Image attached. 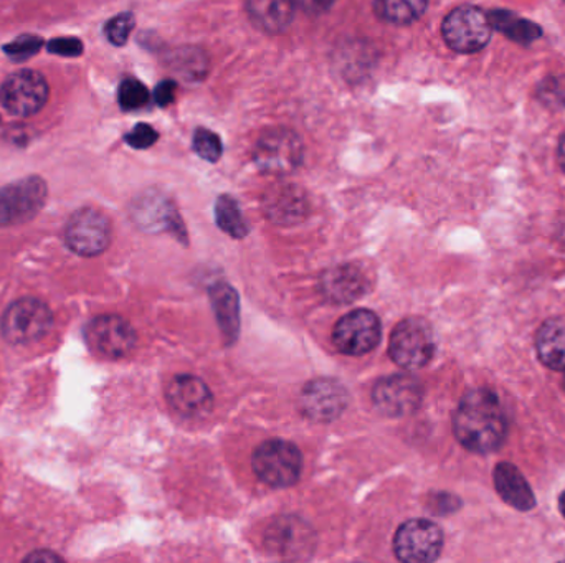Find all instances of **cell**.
Returning a JSON list of instances; mask_svg holds the SVG:
<instances>
[{
    "mask_svg": "<svg viewBox=\"0 0 565 563\" xmlns=\"http://www.w3.org/2000/svg\"><path fill=\"white\" fill-rule=\"evenodd\" d=\"M453 432L468 451L488 455L505 442L508 420L495 391L476 388L461 398L453 415Z\"/></svg>",
    "mask_w": 565,
    "mask_h": 563,
    "instance_id": "cell-1",
    "label": "cell"
},
{
    "mask_svg": "<svg viewBox=\"0 0 565 563\" xmlns=\"http://www.w3.org/2000/svg\"><path fill=\"white\" fill-rule=\"evenodd\" d=\"M252 466L260 481L268 486L290 488L300 479L303 456L293 443L268 439L253 453Z\"/></svg>",
    "mask_w": 565,
    "mask_h": 563,
    "instance_id": "cell-2",
    "label": "cell"
},
{
    "mask_svg": "<svg viewBox=\"0 0 565 563\" xmlns=\"http://www.w3.org/2000/svg\"><path fill=\"white\" fill-rule=\"evenodd\" d=\"M303 142L290 129H269L260 136L253 149V161L262 173L288 176L303 163Z\"/></svg>",
    "mask_w": 565,
    "mask_h": 563,
    "instance_id": "cell-3",
    "label": "cell"
},
{
    "mask_svg": "<svg viewBox=\"0 0 565 563\" xmlns=\"http://www.w3.org/2000/svg\"><path fill=\"white\" fill-rule=\"evenodd\" d=\"M492 22L482 9L461 5L445 17L441 35L458 54H476L492 40Z\"/></svg>",
    "mask_w": 565,
    "mask_h": 563,
    "instance_id": "cell-4",
    "label": "cell"
},
{
    "mask_svg": "<svg viewBox=\"0 0 565 563\" xmlns=\"http://www.w3.org/2000/svg\"><path fill=\"white\" fill-rule=\"evenodd\" d=\"M434 331L427 320L408 317L392 331L389 354L405 371L425 367L434 357Z\"/></svg>",
    "mask_w": 565,
    "mask_h": 563,
    "instance_id": "cell-5",
    "label": "cell"
},
{
    "mask_svg": "<svg viewBox=\"0 0 565 563\" xmlns=\"http://www.w3.org/2000/svg\"><path fill=\"white\" fill-rule=\"evenodd\" d=\"M54 326V314L44 301L22 297L2 316V335L12 344H31L41 341Z\"/></svg>",
    "mask_w": 565,
    "mask_h": 563,
    "instance_id": "cell-6",
    "label": "cell"
},
{
    "mask_svg": "<svg viewBox=\"0 0 565 563\" xmlns=\"http://www.w3.org/2000/svg\"><path fill=\"white\" fill-rule=\"evenodd\" d=\"M65 244L80 257L102 255L112 244V222L100 210H78L65 226Z\"/></svg>",
    "mask_w": 565,
    "mask_h": 563,
    "instance_id": "cell-7",
    "label": "cell"
},
{
    "mask_svg": "<svg viewBox=\"0 0 565 563\" xmlns=\"http://www.w3.org/2000/svg\"><path fill=\"white\" fill-rule=\"evenodd\" d=\"M47 184L32 176L0 189V226L21 225L34 219L47 200Z\"/></svg>",
    "mask_w": 565,
    "mask_h": 563,
    "instance_id": "cell-8",
    "label": "cell"
},
{
    "mask_svg": "<svg viewBox=\"0 0 565 563\" xmlns=\"http://www.w3.org/2000/svg\"><path fill=\"white\" fill-rule=\"evenodd\" d=\"M47 99L48 83L38 71H18L0 86V103L11 115L19 118L37 115Z\"/></svg>",
    "mask_w": 565,
    "mask_h": 563,
    "instance_id": "cell-9",
    "label": "cell"
},
{
    "mask_svg": "<svg viewBox=\"0 0 565 563\" xmlns=\"http://www.w3.org/2000/svg\"><path fill=\"white\" fill-rule=\"evenodd\" d=\"M443 533L437 524L427 519H414L402 524L394 537V552L407 563H430L440 556Z\"/></svg>",
    "mask_w": 565,
    "mask_h": 563,
    "instance_id": "cell-10",
    "label": "cell"
},
{
    "mask_svg": "<svg viewBox=\"0 0 565 563\" xmlns=\"http://www.w3.org/2000/svg\"><path fill=\"white\" fill-rule=\"evenodd\" d=\"M381 319L369 309H356L341 317L334 328V345L346 355H366L381 341Z\"/></svg>",
    "mask_w": 565,
    "mask_h": 563,
    "instance_id": "cell-11",
    "label": "cell"
},
{
    "mask_svg": "<svg viewBox=\"0 0 565 563\" xmlns=\"http://www.w3.org/2000/svg\"><path fill=\"white\" fill-rule=\"evenodd\" d=\"M88 345L100 357L118 361L126 357L136 345V332L122 316H100L91 320L84 331Z\"/></svg>",
    "mask_w": 565,
    "mask_h": 563,
    "instance_id": "cell-12",
    "label": "cell"
},
{
    "mask_svg": "<svg viewBox=\"0 0 565 563\" xmlns=\"http://www.w3.org/2000/svg\"><path fill=\"white\" fill-rule=\"evenodd\" d=\"M422 398H424V388L420 382L411 375H391L373 385V406L391 419H402L414 413L420 407Z\"/></svg>",
    "mask_w": 565,
    "mask_h": 563,
    "instance_id": "cell-13",
    "label": "cell"
},
{
    "mask_svg": "<svg viewBox=\"0 0 565 563\" xmlns=\"http://www.w3.org/2000/svg\"><path fill=\"white\" fill-rule=\"evenodd\" d=\"M349 394L334 378H316L304 385L300 395V409L314 422H333L346 412Z\"/></svg>",
    "mask_w": 565,
    "mask_h": 563,
    "instance_id": "cell-14",
    "label": "cell"
},
{
    "mask_svg": "<svg viewBox=\"0 0 565 563\" xmlns=\"http://www.w3.org/2000/svg\"><path fill=\"white\" fill-rule=\"evenodd\" d=\"M265 543L269 552L281 559H308L314 549V533L300 517L281 516L269 524Z\"/></svg>",
    "mask_w": 565,
    "mask_h": 563,
    "instance_id": "cell-15",
    "label": "cell"
},
{
    "mask_svg": "<svg viewBox=\"0 0 565 563\" xmlns=\"http://www.w3.org/2000/svg\"><path fill=\"white\" fill-rule=\"evenodd\" d=\"M263 212L276 225H295L310 213V200L303 189L293 184H278L263 196Z\"/></svg>",
    "mask_w": 565,
    "mask_h": 563,
    "instance_id": "cell-16",
    "label": "cell"
},
{
    "mask_svg": "<svg viewBox=\"0 0 565 563\" xmlns=\"http://www.w3.org/2000/svg\"><path fill=\"white\" fill-rule=\"evenodd\" d=\"M169 406L178 415L194 419L203 417L212 409L214 398L210 388L194 375H178L169 382L165 390Z\"/></svg>",
    "mask_w": 565,
    "mask_h": 563,
    "instance_id": "cell-17",
    "label": "cell"
},
{
    "mask_svg": "<svg viewBox=\"0 0 565 563\" xmlns=\"http://www.w3.org/2000/svg\"><path fill=\"white\" fill-rule=\"evenodd\" d=\"M320 286L323 296L336 304L353 303L369 290L366 274L356 265H339L326 271Z\"/></svg>",
    "mask_w": 565,
    "mask_h": 563,
    "instance_id": "cell-18",
    "label": "cell"
},
{
    "mask_svg": "<svg viewBox=\"0 0 565 563\" xmlns=\"http://www.w3.org/2000/svg\"><path fill=\"white\" fill-rule=\"evenodd\" d=\"M132 219L141 228L171 230L175 235L184 236L185 230L172 203L155 192L146 193L136 200L132 207Z\"/></svg>",
    "mask_w": 565,
    "mask_h": 563,
    "instance_id": "cell-19",
    "label": "cell"
},
{
    "mask_svg": "<svg viewBox=\"0 0 565 563\" xmlns=\"http://www.w3.org/2000/svg\"><path fill=\"white\" fill-rule=\"evenodd\" d=\"M495 488L501 500L515 509L531 511L535 506L534 493L522 472L511 462H499L495 468Z\"/></svg>",
    "mask_w": 565,
    "mask_h": 563,
    "instance_id": "cell-20",
    "label": "cell"
},
{
    "mask_svg": "<svg viewBox=\"0 0 565 563\" xmlns=\"http://www.w3.org/2000/svg\"><path fill=\"white\" fill-rule=\"evenodd\" d=\"M295 0H246V11L255 27L266 34H281L290 27Z\"/></svg>",
    "mask_w": 565,
    "mask_h": 563,
    "instance_id": "cell-21",
    "label": "cell"
},
{
    "mask_svg": "<svg viewBox=\"0 0 565 563\" xmlns=\"http://www.w3.org/2000/svg\"><path fill=\"white\" fill-rule=\"evenodd\" d=\"M210 301L219 320L220 331L223 332L227 341H235L240 332L239 294L230 284L217 283L210 288Z\"/></svg>",
    "mask_w": 565,
    "mask_h": 563,
    "instance_id": "cell-22",
    "label": "cell"
},
{
    "mask_svg": "<svg viewBox=\"0 0 565 563\" xmlns=\"http://www.w3.org/2000/svg\"><path fill=\"white\" fill-rule=\"evenodd\" d=\"M539 359L552 371H565V322L551 319L539 329L535 338Z\"/></svg>",
    "mask_w": 565,
    "mask_h": 563,
    "instance_id": "cell-23",
    "label": "cell"
},
{
    "mask_svg": "<svg viewBox=\"0 0 565 563\" xmlns=\"http://www.w3.org/2000/svg\"><path fill=\"white\" fill-rule=\"evenodd\" d=\"M428 0H373L377 17L392 25H411L425 14Z\"/></svg>",
    "mask_w": 565,
    "mask_h": 563,
    "instance_id": "cell-24",
    "label": "cell"
},
{
    "mask_svg": "<svg viewBox=\"0 0 565 563\" xmlns=\"http://www.w3.org/2000/svg\"><path fill=\"white\" fill-rule=\"evenodd\" d=\"M488 19L493 28L503 32L506 37L518 44L528 45L541 38L542 31L539 25L531 21H524L512 12L493 11L489 12Z\"/></svg>",
    "mask_w": 565,
    "mask_h": 563,
    "instance_id": "cell-25",
    "label": "cell"
},
{
    "mask_svg": "<svg viewBox=\"0 0 565 563\" xmlns=\"http://www.w3.org/2000/svg\"><path fill=\"white\" fill-rule=\"evenodd\" d=\"M169 63H171V68L175 73L181 74L188 82H200V80H204L207 68H209L206 54L199 50V48L194 47H184L172 51Z\"/></svg>",
    "mask_w": 565,
    "mask_h": 563,
    "instance_id": "cell-26",
    "label": "cell"
},
{
    "mask_svg": "<svg viewBox=\"0 0 565 563\" xmlns=\"http://www.w3.org/2000/svg\"><path fill=\"white\" fill-rule=\"evenodd\" d=\"M216 222L222 232L232 238H245L249 235V225L240 212L239 203L233 197L220 196L216 202Z\"/></svg>",
    "mask_w": 565,
    "mask_h": 563,
    "instance_id": "cell-27",
    "label": "cell"
},
{
    "mask_svg": "<svg viewBox=\"0 0 565 563\" xmlns=\"http://www.w3.org/2000/svg\"><path fill=\"white\" fill-rule=\"evenodd\" d=\"M149 90L139 80L128 78L119 86L118 102L125 112H136L149 103Z\"/></svg>",
    "mask_w": 565,
    "mask_h": 563,
    "instance_id": "cell-28",
    "label": "cell"
},
{
    "mask_svg": "<svg viewBox=\"0 0 565 563\" xmlns=\"http://www.w3.org/2000/svg\"><path fill=\"white\" fill-rule=\"evenodd\" d=\"M194 151L207 163H217L222 157L223 145L219 134L210 129L199 128L194 132Z\"/></svg>",
    "mask_w": 565,
    "mask_h": 563,
    "instance_id": "cell-29",
    "label": "cell"
},
{
    "mask_svg": "<svg viewBox=\"0 0 565 563\" xmlns=\"http://www.w3.org/2000/svg\"><path fill=\"white\" fill-rule=\"evenodd\" d=\"M42 45H44V40L37 35H22L5 45L4 51L12 61H25L37 55Z\"/></svg>",
    "mask_w": 565,
    "mask_h": 563,
    "instance_id": "cell-30",
    "label": "cell"
},
{
    "mask_svg": "<svg viewBox=\"0 0 565 563\" xmlns=\"http://www.w3.org/2000/svg\"><path fill=\"white\" fill-rule=\"evenodd\" d=\"M135 25V15L129 14V12L116 15V17H113L112 21L106 24V37H108V40L112 42L113 45H116V47H123V45L128 42Z\"/></svg>",
    "mask_w": 565,
    "mask_h": 563,
    "instance_id": "cell-31",
    "label": "cell"
},
{
    "mask_svg": "<svg viewBox=\"0 0 565 563\" xmlns=\"http://www.w3.org/2000/svg\"><path fill=\"white\" fill-rule=\"evenodd\" d=\"M539 98L554 108L565 106V78L552 77L544 80L539 86Z\"/></svg>",
    "mask_w": 565,
    "mask_h": 563,
    "instance_id": "cell-32",
    "label": "cell"
},
{
    "mask_svg": "<svg viewBox=\"0 0 565 563\" xmlns=\"http://www.w3.org/2000/svg\"><path fill=\"white\" fill-rule=\"evenodd\" d=\"M159 134L154 128L149 125H138L125 136L126 144L135 149H148L158 142Z\"/></svg>",
    "mask_w": 565,
    "mask_h": 563,
    "instance_id": "cell-33",
    "label": "cell"
},
{
    "mask_svg": "<svg viewBox=\"0 0 565 563\" xmlns=\"http://www.w3.org/2000/svg\"><path fill=\"white\" fill-rule=\"evenodd\" d=\"M48 51L60 57H80L83 54V44L80 38H54L48 42Z\"/></svg>",
    "mask_w": 565,
    "mask_h": 563,
    "instance_id": "cell-34",
    "label": "cell"
},
{
    "mask_svg": "<svg viewBox=\"0 0 565 563\" xmlns=\"http://www.w3.org/2000/svg\"><path fill=\"white\" fill-rule=\"evenodd\" d=\"M175 90H177V83H175L174 80H164V82L155 86L154 102L158 103L161 108H165V106L174 103Z\"/></svg>",
    "mask_w": 565,
    "mask_h": 563,
    "instance_id": "cell-35",
    "label": "cell"
},
{
    "mask_svg": "<svg viewBox=\"0 0 565 563\" xmlns=\"http://www.w3.org/2000/svg\"><path fill=\"white\" fill-rule=\"evenodd\" d=\"M336 0H295V4L307 12V14H323V12L330 11L333 8Z\"/></svg>",
    "mask_w": 565,
    "mask_h": 563,
    "instance_id": "cell-36",
    "label": "cell"
},
{
    "mask_svg": "<svg viewBox=\"0 0 565 563\" xmlns=\"http://www.w3.org/2000/svg\"><path fill=\"white\" fill-rule=\"evenodd\" d=\"M61 560L60 556L58 555H54V553H50V552H42V553H32V555H28L27 556V560L28 562H34V560H38V562H41V560Z\"/></svg>",
    "mask_w": 565,
    "mask_h": 563,
    "instance_id": "cell-37",
    "label": "cell"
},
{
    "mask_svg": "<svg viewBox=\"0 0 565 563\" xmlns=\"http://www.w3.org/2000/svg\"><path fill=\"white\" fill-rule=\"evenodd\" d=\"M558 164H561L562 171L565 173V134L562 136L561 142H558Z\"/></svg>",
    "mask_w": 565,
    "mask_h": 563,
    "instance_id": "cell-38",
    "label": "cell"
},
{
    "mask_svg": "<svg viewBox=\"0 0 565 563\" xmlns=\"http://www.w3.org/2000/svg\"><path fill=\"white\" fill-rule=\"evenodd\" d=\"M558 509H561L562 516L565 517V491L562 493L561 500H558Z\"/></svg>",
    "mask_w": 565,
    "mask_h": 563,
    "instance_id": "cell-39",
    "label": "cell"
},
{
    "mask_svg": "<svg viewBox=\"0 0 565 563\" xmlns=\"http://www.w3.org/2000/svg\"><path fill=\"white\" fill-rule=\"evenodd\" d=\"M564 387H565V377H564Z\"/></svg>",
    "mask_w": 565,
    "mask_h": 563,
    "instance_id": "cell-40",
    "label": "cell"
},
{
    "mask_svg": "<svg viewBox=\"0 0 565 563\" xmlns=\"http://www.w3.org/2000/svg\"><path fill=\"white\" fill-rule=\"evenodd\" d=\"M0 128H2V125H0Z\"/></svg>",
    "mask_w": 565,
    "mask_h": 563,
    "instance_id": "cell-41",
    "label": "cell"
}]
</instances>
